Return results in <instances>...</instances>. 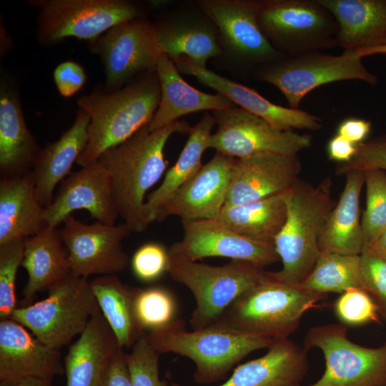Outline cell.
Wrapping results in <instances>:
<instances>
[{
  "label": "cell",
  "mask_w": 386,
  "mask_h": 386,
  "mask_svg": "<svg viewBox=\"0 0 386 386\" xmlns=\"http://www.w3.org/2000/svg\"><path fill=\"white\" fill-rule=\"evenodd\" d=\"M191 130L183 121L153 132L148 130L147 124L98 159L108 172L119 217L132 232H143L150 224L145 197L167 169L164 148L167 141L174 134H189Z\"/></svg>",
  "instance_id": "obj_1"
},
{
  "label": "cell",
  "mask_w": 386,
  "mask_h": 386,
  "mask_svg": "<svg viewBox=\"0 0 386 386\" xmlns=\"http://www.w3.org/2000/svg\"><path fill=\"white\" fill-rule=\"evenodd\" d=\"M160 96L157 72L152 71L116 91L95 90L79 97L76 103L88 114L90 123L88 142L76 164L84 167L96 162L148 124Z\"/></svg>",
  "instance_id": "obj_2"
},
{
  "label": "cell",
  "mask_w": 386,
  "mask_h": 386,
  "mask_svg": "<svg viewBox=\"0 0 386 386\" xmlns=\"http://www.w3.org/2000/svg\"><path fill=\"white\" fill-rule=\"evenodd\" d=\"M327 297L267 271L212 326L274 340L288 338L303 315Z\"/></svg>",
  "instance_id": "obj_3"
},
{
  "label": "cell",
  "mask_w": 386,
  "mask_h": 386,
  "mask_svg": "<svg viewBox=\"0 0 386 386\" xmlns=\"http://www.w3.org/2000/svg\"><path fill=\"white\" fill-rule=\"evenodd\" d=\"M332 181L324 178L317 185L298 179L285 192V222L274 239L282 267L281 279L302 283L312 271L320 253V237L337 202L332 197Z\"/></svg>",
  "instance_id": "obj_4"
},
{
  "label": "cell",
  "mask_w": 386,
  "mask_h": 386,
  "mask_svg": "<svg viewBox=\"0 0 386 386\" xmlns=\"http://www.w3.org/2000/svg\"><path fill=\"white\" fill-rule=\"evenodd\" d=\"M146 337L160 355L174 353L190 359L195 365L194 379L199 385L223 380L242 359L268 349L274 341L213 326L189 331L182 319L150 330Z\"/></svg>",
  "instance_id": "obj_5"
},
{
  "label": "cell",
  "mask_w": 386,
  "mask_h": 386,
  "mask_svg": "<svg viewBox=\"0 0 386 386\" xmlns=\"http://www.w3.org/2000/svg\"><path fill=\"white\" fill-rule=\"evenodd\" d=\"M264 267L252 262L232 259L212 266L169 255L167 273L187 287L195 300L189 325L201 330L214 325L224 312L264 275Z\"/></svg>",
  "instance_id": "obj_6"
},
{
  "label": "cell",
  "mask_w": 386,
  "mask_h": 386,
  "mask_svg": "<svg viewBox=\"0 0 386 386\" xmlns=\"http://www.w3.org/2000/svg\"><path fill=\"white\" fill-rule=\"evenodd\" d=\"M42 300L16 307L11 319L56 349L68 345L100 311L87 278L71 274L48 290Z\"/></svg>",
  "instance_id": "obj_7"
},
{
  "label": "cell",
  "mask_w": 386,
  "mask_h": 386,
  "mask_svg": "<svg viewBox=\"0 0 386 386\" xmlns=\"http://www.w3.org/2000/svg\"><path fill=\"white\" fill-rule=\"evenodd\" d=\"M355 51L338 55L322 51L283 56L258 67L254 76L278 89L289 107L299 109L303 99L320 86L340 81L358 80L371 85L377 76L365 66Z\"/></svg>",
  "instance_id": "obj_8"
},
{
  "label": "cell",
  "mask_w": 386,
  "mask_h": 386,
  "mask_svg": "<svg viewBox=\"0 0 386 386\" xmlns=\"http://www.w3.org/2000/svg\"><path fill=\"white\" fill-rule=\"evenodd\" d=\"M257 5L262 31L283 56L337 46V23L318 0H264Z\"/></svg>",
  "instance_id": "obj_9"
},
{
  "label": "cell",
  "mask_w": 386,
  "mask_h": 386,
  "mask_svg": "<svg viewBox=\"0 0 386 386\" xmlns=\"http://www.w3.org/2000/svg\"><path fill=\"white\" fill-rule=\"evenodd\" d=\"M37 36L44 45L68 37L91 42L113 26L142 17L139 7L125 0H36Z\"/></svg>",
  "instance_id": "obj_10"
},
{
  "label": "cell",
  "mask_w": 386,
  "mask_h": 386,
  "mask_svg": "<svg viewBox=\"0 0 386 386\" xmlns=\"http://www.w3.org/2000/svg\"><path fill=\"white\" fill-rule=\"evenodd\" d=\"M303 347L320 349L325 360L322 377L310 386H384L386 385V342L372 348L347 338V327L328 324L310 328Z\"/></svg>",
  "instance_id": "obj_11"
},
{
  "label": "cell",
  "mask_w": 386,
  "mask_h": 386,
  "mask_svg": "<svg viewBox=\"0 0 386 386\" xmlns=\"http://www.w3.org/2000/svg\"><path fill=\"white\" fill-rule=\"evenodd\" d=\"M212 115L217 131L211 135L209 148L232 158L265 154L298 155L312 145L310 134L279 130L235 105L212 111Z\"/></svg>",
  "instance_id": "obj_12"
},
{
  "label": "cell",
  "mask_w": 386,
  "mask_h": 386,
  "mask_svg": "<svg viewBox=\"0 0 386 386\" xmlns=\"http://www.w3.org/2000/svg\"><path fill=\"white\" fill-rule=\"evenodd\" d=\"M89 49L102 61L107 91L121 89L142 72L156 71L162 54L156 26L142 17L113 26L90 42Z\"/></svg>",
  "instance_id": "obj_13"
},
{
  "label": "cell",
  "mask_w": 386,
  "mask_h": 386,
  "mask_svg": "<svg viewBox=\"0 0 386 386\" xmlns=\"http://www.w3.org/2000/svg\"><path fill=\"white\" fill-rule=\"evenodd\" d=\"M61 224L59 232L74 275L116 274L127 267L129 257L122 241L132 232L124 222L86 224L70 215Z\"/></svg>",
  "instance_id": "obj_14"
},
{
  "label": "cell",
  "mask_w": 386,
  "mask_h": 386,
  "mask_svg": "<svg viewBox=\"0 0 386 386\" xmlns=\"http://www.w3.org/2000/svg\"><path fill=\"white\" fill-rule=\"evenodd\" d=\"M199 4L215 25L220 41L246 66L258 68L284 56L259 27L257 1L204 0Z\"/></svg>",
  "instance_id": "obj_15"
},
{
  "label": "cell",
  "mask_w": 386,
  "mask_h": 386,
  "mask_svg": "<svg viewBox=\"0 0 386 386\" xmlns=\"http://www.w3.org/2000/svg\"><path fill=\"white\" fill-rule=\"evenodd\" d=\"M183 236L172 244L169 255L197 261L219 257L265 267L279 260L274 245L247 238L218 219H181Z\"/></svg>",
  "instance_id": "obj_16"
},
{
  "label": "cell",
  "mask_w": 386,
  "mask_h": 386,
  "mask_svg": "<svg viewBox=\"0 0 386 386\" xmlns=\"http://www.w3.org/2000/svg\"><path fill=\"white\" fill-rule=\"evenodd\" d=\"M81 209L107 224H115L119 217L108 172L99 160L81 167L61 182L51 204L45 208L47 225L56 228Z\"/></svg>",
  "instance_id": "obj_17"
},
{
  "label": "cell",
  "mask_w": 386,
  "mask_h": 386,
  "mask_svg": "<svg viewBox=\"0 0 386 386\" xmlns=\"http://www.w3.org/2000/svg\"><path fill=\"white\" fill-rule=\"evenodd\" d=\"M63 375L59 349L44 343L13 319L0 320V386L31 377L53 380Z\"/></svg>",
  "instance_id": "obj_18"
},
{
  "label": "cell",
  "mask_w": 386,
  "mask_h": 386,
  "mask_svg": "<svg viewBox=\"0 0 386 386\" xmlns=\"http://www.w3.org/2000/svg\"><path fill=\"white\" fill-rule=\"evenodd\" d=\"M180 73L192 75L202 84L228 98L234 105L257 116L281 131L306 129L319 131L322 119L300 109L275 104L255 90L202 68L184 56L172 60Z\"/></svg>",
  "instance_id": "obj_19"
},
{
  "label": "cell",
  "mask_w": 386,
  "mask_h": 386,
  "mask_svg": "<svg viewBox=\"0 0 386 386\" xmlns=\"http://www.w3.org/2000/svg\"><path fill=\"white\" fill-rule=\"evenodd\" d=\"M234 158L216 152L197 173L155 213L154 221L217 219L225 205Z\"/></svg>",
  "instance_id": "obj_20"
},
{
  "label": "cell",
  "mask_w": 386,
  "mask_h": 386,
  "mask_svg": "<svg viewBox=\"0 0 386 386\" xmlns=\"http://www.w3.org/2000/svg\"><path fill=\"white\" fill-rule=\"evenodd\" d=\"M301 171L298 155L234 158L225 205L247 204L282 193L299 179Z\"/></svg>",
  "instance_id": "obj_21"
},
{
  "label": "cell",
  "mask_w": 386,
  "mask_h": 386,
  "mask_svg": "<svg viewBox=\"0 0 386 386\" xmlns=\"http://www.w3.org/2000/svg\"><path fill=\"white\" fill-rule=\"evenodd\" d=\"M29 132L23 114L18 91L13 81L1 79L0 174L13 177L32 171L41 152Z\"/></svg>",
  "instance_id": "obj_22"
},
{
  "label": "cell",
  "mask_w": 386,
  "mask_h": 386,
  "mask_svg": "<svg viewBox=\"0 0 386 386\" xmlns=\"http://www.w3.org/2000/svg\"><path fill=\"white\" fill-rule=\"evenodd\" d=\"M307 352L289 338L276 340L264 355L238 366L218 386H299L308 369Z\"/></svg>",
  "instance_id": "obj_23"
},
{
  "label": "cell",
  "mask_w": 386,
  "mask_h": 386,
  "mask_svg": "<svg viewBox=\"0 0 386 386\" xmlns=\"http://www.w3.org/2000/svg\"><path fill=\"white\" fill-rule=\"evenodd\" d=\"M156 72L161 96L158 107L147 124L149 132L169 126L187 114L200 111H216L234 104L224 95L201 91L185 81L174 61L162 54L157 61Z\"/></svg>",
  "instance_id": "obj_24"
},
{
  "label": "cell",
  "mask_w": 386,
  "mask_h": 386,
  "mask_svg": "<svg viewBox=\"0 0 386 386\" xmlns=\"http://www.w3.org/2000/svg\"><path fill=\"white\" fill-rule=\"evenodd\" d=\"M121 347L101 312L94 315L64 360L66 386H99Z\"/></svg>",
  "instance_id": "obj_25"
},
{
  "label": "cell",
  "mask_w": 386,
  "mask_h": 386,
  "mask_svg": "<svg viewBox=\"0 0 386 386\" xmlns=\"http://www.w3.org/2000/svg\"><path fill=\"white\" fill-rule=\"evenodd\" d=\"M89 123L88 114L79 109L73 124L56 141L41 148L32 172L36 199L44 208L51 204L56 187L71 174L85 149Z\"/></svg>",
  "instance_id": "obj_26"
},
{
  "label": "cell",
  "mask_w": 386,
  "mask_h": 386,
  "mask_svg": "<svg viewBox=\"0 0 386 386\" xmlns=\"http://www.w3.org/2000/svg\"><path fill=\"white\" fill-rule=\"evenodd\" d=\"M49 227L36 196L32 171L0 180V245L25 239Z\"/></svg>",
  "instance_id": "obj_27"
},
{
  "label": "cell",
  "mask_w": 386,
  "mask_h": 386,
  "mask_svg": "<svg viewBox=\"0 0 386 386\" xmlns=\"http://www.w3.org/2000/svg\"><path fill=\"white\" fill-rule=\"evenodd\" d=\"M335 17L337 46L359 51L386 39V0H318Z\"/></svg>",
  "instance_id": "obj_28"
},
{
  "label": "cell",
  "mask_w": 386,
  "mask_h": 386,
  "mask_svg": "<svg viewBox=\"0 0 386 386\" xmlns=\"http://www.w3.org/2000/svg\"><path fill=\"white\" fill-rule=\"evenodd\" d=\"M21 266L28 274L21 307L34 303L37 293L48 291L72 274L58 227H47L25 239Z\"/></svg>",
  "instance_id": "obj_29"
},
{
  "label": "cell",
  "mask_w": 386,
  "mask_h": 386,
  "mask_svg": "<svg viewBox=\"0 0 386 386\" xmlns=\"http://www.w3.org/2000/svg\"><path fill=\"white\" fill-rule=\"evenodd\" d=\"M345 176L344 189L329 215L319 246L320 251L360 255L365 246L360 220V194L365 175L363 171H352Z\"/></svg>",
  "instance_id": "obj_30"
},
{
  "label": "cell",
  "mask_w": 386,
  "mask_h": 386,
  "mask_svg": "<svg viewBox=\"0 0 386 386\" xmlns=\"http://www.w3.org/2000/svg\"><path fill=\"white\" fill-rule=\"evenodd\" d=\"M155 26L161 51L172 60L184 56L206 68L209 59L222 54L217 29L207 22L180 19Z\"/></svg>",
  "instance_id": "obj_31"
},
{
  "label": "cell",
  "mask_w": 386,
  "mask_h": 386,
  "mask_svg": "<svg viewBox=\"0 0 386 386\" xmlns=\"http://www.w3.org/2000/svg\"><path fill=\"white\" fill-rule=\"evenodd\" d=\"M216 124L212 114L205 113L193 127L176 163L164 174L161 184L146 199L145 209L149 223L154 222L157 211L202 167V157L209 148L212 129Z\"/></svg>",
  "instance_id": "obj_32"
},
{
  "label": "cell",
  "mask_w": 386,
  "mask_h": 386,
  "mask_svg": "<svg viewBox=\"0 0 386 386\" xmlns=\"http://www.w3.org/2000/svg\"><path fill=\"white\" fill-rule=\"evenodd\" d=\"M90 284L119 345L123 349L132 347L145 333L134 312L136 287L124 284L116 274L99 276Z\"/></svg>",
  "instance_id": "obj_33"
},
{
  "label": "cell",
  "mask_w": 386,
  "mask_h": 386,
  "mask_svg": "<svg viewBox=\"0 0 386 386\" xmlns=\"http://www.w3.org/2000/svg\"><path fill=\"white\" fill-rule=\"evenodd\" d=\"M285 192L247 204L224 205L217 219L247 238L274 244L287 217Z\"/></svg>",
  "instance_id": "obj_34"
},
{
  "label": "cell",
  "mask_w": 386,
  "mask_h": 386,
  "mask_svg": "<svg viewBox=\"0 0 386 386\" xmlns=\"http://www.w3.org/2000/svg\"><path fill=\"white\" fill-rule=\"evenodd\" d=\"M302 284L322 295L343 293L350 288H363L360 255L320 251L316 264Z\"/></svg>",
  "instance_id": "obj_35"
},
{
  "label": "cell",
  "mask_w": 386,
  "mask_h": 386,
  "mask_svg": "<svg viewBox=\"0 0 386 386\" xmlns=\"http://www.w3.org/2000/svg\"><path fill=\"white\" fill-rule=\"evenodd\" d=\"M134 312L144 330H152L176 320L177 302L173 293L163 287H136Z\"/></svg>",
  "instance_id": "obj_36"
},
{
  "label": "cell",
  "mask_w": 386,
  "mask_h": 386,
  "mask_svg": "<svg viewBox=\"0 0 386 386\" xmlns=\"http://www.w3.org/2000/svg\"><path fill=\"white\" fill-rule=\"evenodd\" d=\"M363 172L366 207L361 222L365 248L386 229V172L379 169H368Z\"/></svg>",
  "instance_id": "obj_37"
},
{
  "label": "cell",
  "mask_w": 386,
  "mask_h": 386,
  "mask_svg": "<svg viewBox=\"0 0 386 386\" xmlns=\"http://www.w3.org/2000/svg\"><path fill=\"white\" fill-rule=\"evenodd\" d=\"M24 240L0 245V320L11 318L17 307L16 279L24 258Z\"/></svg>",
  "instance_id": "obj_38"
},
{
  "label": "cell",
  "mask_w": 386,
  "mask_h": 386,
  "mask_svg": "<svg viewBox=\"0 0 386 386\" xmlns=\"http://www.w3.org/2000/svg\"><path fill=\"white\" fill-rule=\"evenodd\" d=\"M159 355L148 342L144 333L127 353L132 386H168L159 376Z\"/></svg>",
  "instance_id": "obj_39"
},
{
  "label": "cell",
  "mask_w": 386,
  "mask_h": 386,
  "mask_svg": "<svg viewBox=\"0 0 386 386\" xmlns=\"http://www.w3.org/2000/svg\"><path fill=\"white\" fill-rule=\"evenodd\" d=\"M334 310L346 326H360L378 321L379 311L370 294L362 288H350L336 300Z\"/></svg>",
  "instance_id": "obj_40"
},
{
  "label": "cell",
  "mask_w": 386,
  "mask_h": 386,
  "mask_svg": "<svg viewBox=\"0 0 386 386\" xmlns=\"http://www.w3.org/2000/svg\"><path fill=\"white\" fill-rule=\"evenodd\" d=\"M360 268L363 288L386 320V258L365 250L360 254Z\"/></svg>",
  "instance_id": "obj_41"
},
{
  "label": "cell",
  "mask_w": 386,
  "mask_h": 386,
  "mask_svg": "<svg viewBox=\"0 0 386 386\" xmlns=\"http://www.w3.org/2000/svg\"><path fill=\"white\" fill-rule=\"evenodd\" d=\"M169 252L158 242H147L139 247L132 256L134 274L142 282H153L167 272Z\"/></svg>",
  "instance_id": "obj_42"
},
{
  "label": "cell",
  "mask_w": 386,
  "mask_h": 386,
  "mask_svg": "<svg viewBox=\"0 0 386 386\" xmlns=\"http://www.w3.org/2000/svg\"><path fill=\"white\" fill-rule=\"evenodd\" d=\"M379 169L386 172V134L379 135L357 145L353 158L339 164L335 172L344 175L352 171Z\"/></svg>",
  "instance_id": "obj_43"
},
{
  "label": "cell",
  "mask_w": 386,
  "mask_h": 386,
  "mask_svg": "<svg viewBox=\"0 0 386 386\" xmlns=\"http://www.w3.org/2000/svg\"><path fill=\"white\" fill-rule=\"evenodd\" d=\"M83 67L73 61H64L55 68L54 80L61 96L68 98L76 94L85 84Z\"/></svg>",
  "instance_id": "obj_44"
},
{
  "label": "cell",
  "mask_w": 386,
  "mask_h": 386,
  "mask_svg": "<svg viewBox=\"0 0 386 386\" xmlns=\"http://www.w3.org/2000/svg\"><path fill=\"white\" fill-rule=\"evenodd\" d=\"M126 355L122 347L117 350L99 386H132Z\"/></svg>",
  "instance_id": "obj_45"
},
{
  "label": "cell",
  "mask_w": 386,
  "mask_h": 386,
  "mask_svg": "<svg viewBox=\"0 0 386 386\" xmlns=\"http://www.w3.org/2000/svg\"><path fill=\"white\" fill-rule=\"evenodd\" d=\"M372 129V122L361 118L347 117L337 125L336 134L355 145L367 140Z\"/></svg>",
  "instance_id": "obj_46"
},
{
  "label": "cell",
  "mask_w": 386,
  "mask_h": 386,
  "mask_svg": "<svg viewBox=\"0 0 386 386\" xmlns=\"http://www.w3.org/2000/svg\"><path fill=\"white\" fill-rule=\"evenodd\" d=\"M356 151L357 145L337 134L330 139L327 144L328 158L339 164L350 162L355 156Z\"/></svg>",
  "instance_id": "obj_47"
},
{
  "label": "cell",
  "mask_w": 386,
  "mask_h": 386,
  "mask_svg": "<svg viewBox=\"0 0 386 386\" xmlns=\"http://www.w3.org/2000/svg\"><path fill=\"white\" fill-rule=\"evenodd\" d=\"M367 250L386 258V229L370 245L363 251Z\"/></svg>",
  "instance_id": "obj_48"
},
{
  "label": "cell",
  "mask_w": 386,
  "mask_h": 386,
  "mask_svg": "<svg viewBox=\"0 0 386 386\" xmlns=\"http://www.w3.org/2000/svg\"><path fill=\"white\" fill-rule=\"evenodd\" d=\"M356 53L361 58L375 54H386V39L382 44L377 46L359 50L357 51Z\"/></svg>",
  "instance_id": "obj_49"
},
{
  "label": "cell",
  "mask_w": 386,
  "mask_h": 386,
  "mask_svg": "<svg viewBox=\"0 0 386 386\" xmlns=\"http://www.w3.org/2000/svg\"><path fill=\"white\" fill-rule=\"evenodd\" d=\"M14 386H52V380L39 378H26Z\"/></svg>",
  "instance_id": "obj_50"
},
{
  "label": "cell",
  "mask_w": 386,
  "mask_h": 386,
  "mask_svg": "<svg viewBox=\"0 0 386 386\" xmlns=\"http://www.w3.org/2000/svg\"><path fill=\"white\" fill-rule=\"evenodd\" d=\"M384 386H386V385H384Z\"/></svg>",
  "instance_id": "obj_51"
},
{
  "label": "cell",
  "mask_w": 386,
  "mask_h": 386,
  "mask_svg": "<svg viewBox=\"0 0 386 386\" xmlns=\"http://www.w3.org/2000/svg\"><path fill=\"white\" fill-rule=\"evenodd\" d=\"M299 386H301V385H299Z\"/></svg>",
  "instance_id": "obj_52"
}]
</instances>
